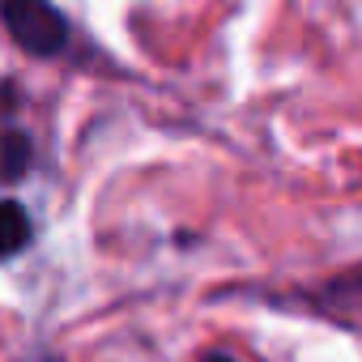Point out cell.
Instances as JSON below:
<instances>
[{
	"instance_id": "cell-1",
	"label": "cell",
	"mask_w": 362,
	"mask_h": 362,
	"mask_svg": "<svg viewBox=\"0 0 362 362\" xmlns=\"http://www.w3.org/2000/svg\"><path fill=\"white\" fill-rule=\"evenodd\" d=\"M5 26L9 39L39 60H52L69 47V18L52 0H5Z\"/></svg>"
},
{
	"instance_id": "cell-2",
	"label": "cell",
	"mask_w": 362,
	"mask_h": 362,
	"mask_svg": "<svg viewBox=\"0 0 362 362\" xmlns=\"http://www.w3.org/2000/svg\"><path fill=\"white\" fill-rule=\"evenodd\" d=\"M0 158H5V184H18V179L30 170L35 145H30V136H26L18 124L5 128V141H0Z\"/></svg>"
},
{
	"instance_id": "cell-3",
	"label": "cell",
	"mask_w": 362,
	"mask_h": 362,
	"mask_svg": "<svg viewBox=\"0 0 362 362\" xmlns=\"http://www.w3.org/2000/svg\"><path fill=\"white\" fill-rule=\"evenodd\" d=\"M30 239H35V226H30L26 205L9 197V201H5V247H0V252H5V256H18Z\"/></svg>"
},
{
	"instance_id": "cell-4",
	"label": "cell",
	"mask_w": 362,
	"mask_h": 362,
	"mask_svg": "<svg viewBox=\"0 0 362 362\" xmlns=\"http://www.w3.org/2000/svg\"><path fill=\"white\" fill-rule=\"evenodd\" d=\"M324 303L332 307V311H354V307H362V269H354V273H345V277H337L328 290H324Z\"/></svg>"
},
{
	"instance_id": "cell-5",
	"label": "cell",
	"mask_w": 362,
	"mask_h": 362,
	"mask_svg": "<svg viewBox=\"0 0 362 362\" xmlns=\"http://www.w3.org/2000/svg\"><path fill=\"white\" fill-rule=\"evenodd\" d=\"M201 362H235L230 354H209V358H201Z\"/></svg>"
},
{
	"instance_id": "cell-6",
	"label": "cell",
	"mask_w": 362,
	"mask_h": 362,
	"mask_svg": "<svg viewBox=\"0 0 362 362\" xmlns=\"http://www.w3.org/2000/svg\"><path fill=\"white\" fill-rule=\"evenodd\" d=\"M47 362H56V358H47Z\"/></svg>"
}]
</instances>
